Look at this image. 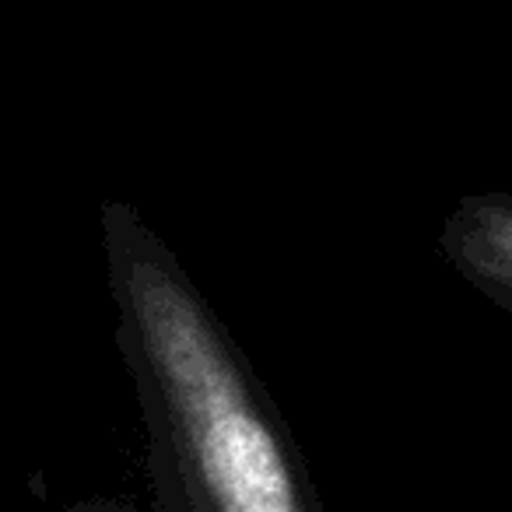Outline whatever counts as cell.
I'll return each instance as SVG.
<instances>
[{
    "label": "cell",
    "instance_id": "cell-4",
    "mask_svg": "<svg viewBox=\"0 0 512 512\" xmlns=\"http://www.w3.org/2000/svg\"><path fill=\"white\" fill-rule=\"evenodd\" d=\"M509 4H512V0H509Z\"/></svg>",
    "mask_w": 512,
    "mask_h": 512
},
{
    "label": "cell",
    "instance_id": "cell-1",
    "mask_svg": "<svg viewBox=\"0 0 512 512\" xmlns=\"http://www.w3.org/2000/svg\"><path fill=\"white\" fill-rule=\"evenodd\" d=\"M99 232L151 512H327L278 400L176 249L116 197Z\"/></svg>",
    "mask_w": 512,
    "mask_h": 512
},
{
    "label": "cell",
    "instance_id": "cell-3",
    "mask_svg": "<svg viewBox=\"0 0 512 512\" xmlns=\"http://www.w3.org/2000/svg\"><path fill=\"white\" fill-rule=\"evenodd\" d=\"M60 512H141L127 498H81V502L64 505Z\"/></svg>",
    "mask_w": 512,
    "mask_h": 512
},
{
    "label": "cell",
    "instance_id": "cell-2",
    "mask_svg": "<svg viewBox=\"0 0 512 512\" xmlns=\"http://www.w3.org/2000/svg\"><path fill=\"white\" fill-rule=\"evenodd\" d=\"M439 253L474 292L512 313V193H463L442 218Z\"/></svg>",
    "mask_w": 512,
    "mask_h": 512
}]
</instances>
